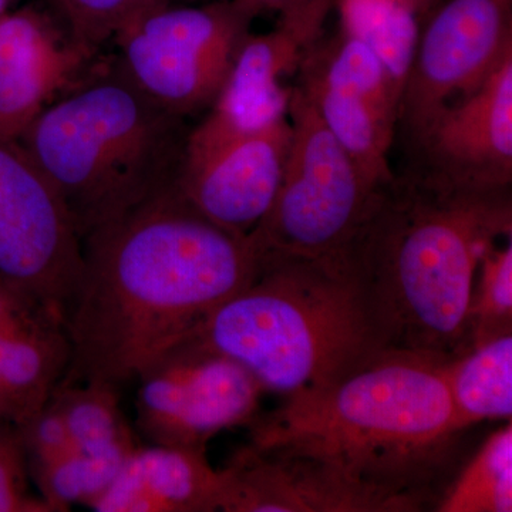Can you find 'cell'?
<instances>
[{
    "instance_id": "1",
    "label": "cell",
    "mask_w": 512,
    "mask_h": 512,
    "mask_svg": "<svg viewBox=\"0 0 512 512\" xmlns=\"http://www.w3.org/2000/svg\"><path fill=\"white\" fill-rule=\"evenodd\" d=\"M82 245V274L64 318L72 353L60 384L117 389L245 288L264 252L254 235L208 220L175 187Z\"/></svg>"
},
{
    "instance_id": "2",
    "label": "cell",
    "mask_w": 512,
    "mask_h": 512,
    "mask_svg": "<svg viewBox=\"0 0 512 512\" xmlns=\"http://www.w3.org/2000/svg\"><path fill=\"white\" fill-rule=\"evenodd\" d=\"M512 237L511 191L454 190L406 171L342 249L386 349L453 357L470 348L478 266Z\"/></svg>"
},
{
    "instance_id": "3",
    "label": "cell",
    "mask_w": 512,
    "mask_h": 512,
    "mask_svg": "<svg viewBox=\"0 0 512 512\" xmlns=\"http://www.w3.org/2000/svg\"><path fill=\"white\" fill-rule=\"evenodd\" d=\"M448 359L382 349L325 389L256 417L249 443L322 458L426 510L467 431L451 402Z\"/></svg>"
},
{
    "instance_id": "4",
    "label": "cell",
    "mask_w": 512,
    "mask_h": 512,
    "mask_svg": "<svg viewBox=\"0 0 512 512\" xmlns=\"http://www.w3.org/2000/svg\"><path fill=\"white\" fill-rule=\"evenodd\" d=\"M188 338L237 360L264 392L284 399L325 389L386 349L342 251L262 252L252 281Z\"/></svg>"
},
{
    "instance_id": "5",
    "label": "cell",
    "mask_w": 512,
    "mask_h": 512,
    "mask_svg": "<svg viewBox=\"0 0 512 512\" xmlns=\"http://www.w3.org/2000/svg\"><path fill=\"white\" fill-rule=\"evenodd\" d=\"M188 133L183 117L117 70L50 104L20 143L59 192L83 241L175 187Z\"/></svg>"
},
{
    "instance_id": "6",
    "label": "cell",
    "mask_w": 512,
    "mask_h": 512,
    "mask_svg": "<svg viewBox=\"0 0 512 512\" xmlns=\"http://www.w3.org/2000/svg\"><path fill=\"white\" fill-rule=\"evenodd\" d=\"M291 143L271 210L252 235L264 251L301 256L342 251L384 188L353 163L301 87L288 107Z\"/></svg>"
},
{
    "instance_id": "7",
    "label": "cell",
    "mask_w": 512,
    "mask_h": 512,
    "mask_svg": "<svg viewBox=\"0 0 512 512\" xmlns=\"http://www.w3.org/2000/svg\"><path fill=\"white\" fill-rule=\"evenodd\" d=\"M252 20L235 0L150 10L114 37L119 70L148 99L185 119L217 100Z\"/></svg>"
},
{
    "instance_id": "8",
    "label": "cell",
    "mask_w": 512,
    "mask_h": 512,
    "mask_svg": "<svg viewBox=\"0 0 512 512\" xmlns=\"http://www.w3.org/2000/svg\"><path fill=\"white\" fill-rule=\"evenodd\" d=\"M82 268L59 192L20 141L0 138V279L64 320Z\"/></svg>"
},
{
    "instance_id": "9",
    "label": "cell",
    "mask_w": 512,
    "mask_h": 512,
    "mask_svg": "<svg viewBox=\"0 0 512 512\" xmlns=\"http://www.w3.org/2000/svg\"><path fill=\"white\" fill-rule=\"evenodd\" d=\"M137 429L158 446L207 451L222 431L251 426L261 384L224 353L187 338L138 375Z\"/></svg>"
},
{
    "instance_id": "10",
    "label": "cell",
    "mask_w": 512,
    "mask_h": 512,
    "mask_svg": "<svg viewBox=\"0 0 512 512\" xmlns=\"http://www.w3.org/2000/svg\"><path fill=\"white\" fill-rule=\"evenodd\" d=\"M412 173L470 192L511 191L512 49L473 93L410 131Z\"/></svg>"
},
{
    "instance_id": "11",
    "label": "cell",
    "mask_w": 512,
    "mask_h": 512,
    "mask_svg": "<svg viewBox=\"0 0 512 512\" xmlns=\"http://www.w3.org/2000/svg\"><path fill=\"white\" fill-rule=\"evenodd\" d=\"M511 3L447 0L420 29L400 99L399 123L407 133L473 93L512 49Z\"/></svg>"
},
{
    "instance_id": "12",
    "label": "cell",
    "mask_w": 512,
    "mask_h": 512,
    "mask_svg": "<svg viewBox=\"0 0 512 512\" xmlns=\"http://www.w3.org/2000/svg\"><path fill=\"white\" fill-rule=\"evenodd\" d=\"M220 470L222 512L421 511L329 461L289 448L248 443Z\"/></svg>"
},
{
    "instance_id": "13",
    "label": "cell",
    "mask_w": 512,
    "mask_h": 512,
    "mask_svg": "<svg viewBox=\"0 0 512 512\" xmlns=\"http://www.w3.org/2000/svg\"><path fill=\"white\" fill-rule=\"evenodd\" d=\"M291 143L288 117L185 158L175 190L208 220L239 235L255 231L274 204Z\"/></svg>"
},
{
    "instance_id": "14",
    "label": "cell",
    "mask_w": 512,
    "mask_h": 512,
    "mask_svg": "<svg viewBox=\"0 0 512 512\" xmlns=\"http://www.w3.org/2000/svg\"><path fill=\"white\" fill-rule=\"evenodd\" d=\"M92 57L36 10L0 15V138L20 141Z\"/></svg>"
},
{
    "instance_id": "15",
    "label": "cell",
    "mask_w": 512,
    "mask_h": 512,
    "mask_svg": "<svg viewBox=\"0 0 512 512\" xmlns=\"http://www.w3.org/2000/svg\"><path fill=\"white\" fill-rule=\"evenodd\" d=\"M221 470L207 451L138 446L90 510L96 512L220 511Z\"/></svg>"
},
{
    "instance_id": "16",
    "label": "cell",
    "mask_w": 512,
    "mask_h": 512,
    "mask_svg": "<svg viewBox=\"0 0 512 512\" xmlns=\"http://www.w3.org/2000/svg\"><path fill=\"white\" fill-rule=\"evenodd\" d=\"M64 320L55 313L0 336V420L25 426L52 399L70 363Z\"/></svg>"
},
{
    "instance_id": "17",
    "label": "cell",
    "mask_w": 512,
    "mask_h": 512,
    "mask_svg": "<svg viewBox=\"0 0 512 512\" xmlns=\"http://www.w3.org/2000/svg\"><path fill=\"white\" fill-rule=\"evenodd\" d=\"M298 86L367 180L379 188L392 184L396 174L387 156L397 124L350 90L329 86L303 74Z\"/></svg>"
},
{
    "instance_id": "18",
    "label": "cell",
    "mask_w": 512,
    "mask_h": 512,
    "mask_svg": "<svg viewBox=\"0 0 512 512\" xmlns=\"http://www.w3.org/2000/svg\"><path fill=\"white\" fill-rule=\"evenodd\" d=\"M447 382L454 412L467 430L484 421H510L512 333L450 357Z\"/></svg>"
},
{
    "instance_id": "19",
    "label": "cell",
    "mask_w": 512,
    "mask_h": 512,
    "mask_svg": "<svg viewBox=\"0 0 512 512\" xmlns=\"http://www.w3.org/2000/svg\"><path fill=\"white\" fill-rule=\"evenodd\" d=\"M339 10L340 32L375 53L402 99L419 43L417 13L402 0H339Z\"/></svg>"
},
{
    "instance_id": "20",
    "label": "cell",
    "mask_w": 512,
    "mask_h": 512,
    "mask_svg": "<svg viewBox=\"0 0 512 512\" xmlns=\"http://www.w3.org/2000/svg\"><path fill=\"white\" fill-rule=\"evenodd\" d=\"M117 387L103 383L60 384L59 407L77 451L128 456L140 443L120 407Z\"/></svg>"
},
{
    "instance_id": "21",
    "label": "cell",
    "mask_w": 512,
    "mask_h": 512,
    "mask_svg": "<svg viewBox=\"0 0 512 512\" xmlns=\"http://www.w3.org/2000/svg\"><path fill=\"white\" fill-rule=\"evenodd\" d=\"M440 512L512 511V423L493 431L444 488Z\"/></svg>"
},
{
    "instance_id": "22",
    "label": "cell",
    "mask_w": 512,
    "mask_h": 512,
    "mask_svg": "<svg viewBox=\"0 0 512 512\" xmlns=\"http://www.w3.org/2000/svg\"><path fill=\"white\" fill-rule=\"evenodd\" d=\"M131 454L74 451L32 474V480L39 488L40 497L52 505L55 512L69 511L73 504L90 507L113 483Z\"/></svg>"
},
{
    "instance_id": "23",
    "label": "cell",
    "mask_w": 512,
    "mask_h": 512,
    "mask_svg": "<svg viewBox=\"0 0 512 512\" xmlns=\"http://www.w3.org/2000/svg\"><path fill=\"white\" fill-rule=\"evenodd\" d=\"M512 333V237L481 259L468 312V345Z\"/></svg>"
},
{
    "instance_id": "24",
    "label": "cell",
    "mask_w": 512,
    "mask_h": 512,
    "mask_svg": "<svg viewBox=\"0 0 512 512\" xmlns=\"http://www.w3.org/2000/svg\"><path fill=\"white\" fill-rule=\"evenodd\" d=\"M66 33L94 56L103 43L116 37L133 20L167 5L165 0H55Z\"/></svg>"
},
{
    "instance_id": "25",
    "label": "cell",
    "mask_w": 512,
    "mask_h": 512,
    "mask_svg": "<svg viewBox=\"0 0 512 512\" xmlns=\"http://www.w3.org/2000/svg\"><path fill=\"white\" fill-rule=\"evenodd\" d=\"M25 444L18 426L0 420V512H55L30 488Z\"/></svg>"
},
{
    "instance_id": "26",
    "label": "cell",
    "mask_w": 512,
    "mask_h": 512,
    "mask_svg": "<svg viewBox=\"0 0 512 512\" xmlns=\"http://www.w3.org/2000/svg\"><path fill=\"white\" fill-rule=\"evenodd\" d=\"M19 429L28 456L30 477L77 451L67 430L66 421L52 399Z\"/></svg>"
},
{
    "instance_id": "27",
    "label": "cell",
    "mask_w": 512,
    "mask_h": 512,
    "mask_svg": "<svg viewBox=\"0 0 512 512\" xmlns=\"http://www.w3.org/2000/svg\"><path fill=\"white\" fill-rule=\"evenodd\" d=\"M249 15L265 10L281 13L282 28L289 29L311 46L322 35V26L333 0H235Z\"/></svg>"
},
{
    "instance_id": "28",
    "label": "cell",
    "mask_w": 512,
    "mask_h": 512,
    "mask_svg": "<svg viewBox=\"0 0 512 512\" xmlns=\"http://www.w3.org/2000/svg\"><path fill=\"white\" fill-rule=\"evenodd\" d=\"M46 312L55 313L0 279V336L6 335L10 330L19 328Z\"/></svg>"
},
{
    "instance_id": "29",
    "label": "cell",
    "mask_w": 512,
    "mask_h": 512,
    "mask_svg": "<svg viewBox=\"0 0 512 512\" xmlns=\"http://www.w3.org/2000/svg\"><path fill=\"white\" fill-rule=\"evenodd\" d=\"M402 2L406 3L407 6H410V8L419 15V13L423 12L424 9L429 8L430 3H433L434 0H402Z\"/></svg>"
},
{
    "instance_id": "30",
    "label": "cell",
    "mask_w": 512,
    "mask_h": 512,
    "mask_svg": "<svg viewBox=\"0 0 512 512\" xmlns=\"http://www.w3.org/2000/svg\"><path fill=\"white\" fill-rule=\"evenodd\" d=\"M9 3L5 2V0H0V15L6 12V8H8Z\"/></svg>"
}]
</instances>
